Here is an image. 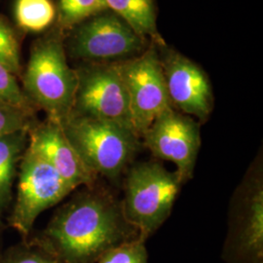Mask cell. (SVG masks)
I'll return each instance as SVG.
<instances>
[{
	"label": "cell",
	"instance_id": "21",
	"mask_svg": "<svg viewBox=\"0 0 263 263\" xmlns=\"http://www.w3.org/2000/svg\"><path fill=\"white\" fill-rule=\"evenodd\" d=\"M0 103L12 104L27 109L34 106L28 102L20 86L17 76L13 74L6 66L0 64ZM37 111V110H36Z\"/></svg>",
	"mask_w": 263,
	"mask_h": 263
},
{
	"label": "cell",
	"instance_id": "16",
	"mask_svg": "<svg viewBox=\"0 0 263 263\" xmlns=\"http://www.w3.org/2000/svg\"><path fill=\"white\" fill-rule=\"evenodd\" d=\"M106 10L105 0H58L56 27L66 33Z\"/></svg>",
	"mask_w": 263,
	"mask_h": 263
},
{
	"label": "cell",
	"instance_id": "11",
	"mask_svg": "<svg viewBox=\"0 0 263 263\" xmlns=\"http://www.w3.org/2000/svg\"><path fill=\"white\" fill-rule=\"evenodd\" d=\"M162 69L172 106L206 122L214 109V93L206 72L187 57L158 45Z\"/></svg>",
	"mask_w": 263,
	"mask_h": 263
},
{
	"label": "cell",
	"instance_id": "19",
	"mask_svg": "<svg viewBox=\"0 0 263 263\" xmlns=\"http://www.w3.org/2000/svg\"><path fill=\"white\" fill-rule=\"evenodd\" d=\"M37 120L36 110L0 103V137L20 130H29Z\"/></svg>",
	"mask_w": 263,
	"mask_h": 263
},
{
	"label": "cell",
	"instance_id": "2",
	"mask_svg": "<svg viewBox=\"0 0 263 263\" xmlns=\"http://www.w3.org/2000/svg\"><path fill=\"white\" fill-rule=\"evenodd\" d=\"M65 39L66 33L55 26L35 40L21 76L28 102L60 124L70 115L77 88L76 69L67 63Z\"/></svg>",
	"mask_w": 263,
	"mask_h": 263
},
{
	"label": "cell",
	"instance_id": "5",
	"mask_svg": "<svg viewBox=\"0 0 263 263\" xmlns=\"http://www.w3.org/2000/svg\"><path fill=\"white\" fill-rule=\"evenodd\" d=\"M262 156H257L235 190L222 252L226 263H263Z\"/></svg>",
	"mask_w": 263,
	"mask_h": 263
},
{
	"label": "cell",
	"instance_id": "10",
	"mask_svg": "<svg viewBox=\"0 0 263 263\" xmlns=\"http://www.w3.org/2000/svg\"><path fill=\"white\" fill-rule=\"evenodd\" d=\"M142 146L177 167L182 182L192 179L201 146L200 123L174 107L159 114L141 136Z\"/></svg>",
	"mask_w": 263,
	"mask_h": 263
},
{
	"label": "cell",
	"instance_id": "18",
	"mask_svg": "<svg viewBox=\"0 0 263 263\" xmlns=\"http://www.w3.org/2000/svg\"><path fill=\"white\" fill-rule=\"evenodd\" d=\"M0 263H58L29 239L12 245L0 254Z\"/></svg>",
	"mask_w": 263,
	"mask_h": 263
},
{
	"label": "cell",
	"instance_id": "9",
	"mask_svg": "<svg viewBox=\"0 0 263 263\" xmlns=\"http://www.w3.org/2000/svg\"><path fill=\"white\" fill-rule=\"evenodd\" d=\"M116 64L129 98L134 130L141 139L159 114L173 107L158 45L151 42L140 55Z\"/></svg>",
	"mask_w": 263,
	"mask_h": 263
},
{
	"label": "cell",
	"instance_id": "17",
	"mask_svg": "<svg viewBox=\"0 0 263 263\" xmlns=\"http://www.w3.org/2000/svg\"><path fill=\"white\" fill-rule=\"evenodd\" d=\"M19 39L9 22L0 15V64L17 76H22Z\"/></svg>",
	"mask_w": 263,
	"mask_h": 263
},
{
	"label": "cell",
	"instance_id": "7",
	"mask_svg": "<svg viewBox=\"0 0 263 263\" xmlns=\"http://www.w3.org/2000/svg\"><path fill=\"white\" fill-rule=\"evenodd\" d=\"M74 69L77 88L70 115L117 123L135 132L129 98L117 64L84 62Z\"/></svg>",
	"mask_w": 263,
	"mask_h": 263
},
{
	"label": "cell",
	"instance_id": "15",
	"mask_svg": "<svg viewBox=\"0 0 263 263\" xmlns=\"http://www.w3.org/2000/svg\"><path fill=\"white\" fill-rule=\"evenodd\" d=\"M15 19L22 29L40 32L56 19V7L51 0H16Z\"/></svg>",
	"mask_w": 263,
	"mask_h": 263
},
{
	"label": "cell",
	"instance_id": "8",
	"mask_svg": "<svg viewBox=\"0 0 263 263\" xmlns=\"http://www.w3.org/2000/svg\"><path fill=\"white\" fill-rule=\"evenodd\" d=\"M66 38V54L83 62H121L140 55L147 48V39L109 9L76 26Z\"/></svg>",
	"mask_w": 263,
	"mask_h": 263
},
{
	"label": "cell",
	"instance_id": "14",
	"mask_svg": "<svg viewBox=\"0 0 263 263\" xmlns=\"http://www.w3.org/2000/svg\"><path fill=\"white\" fill-rule=\"evenodd\" d=\"M107 7L122 18L141 37L151 38L157 45H166L156 24L154 0H105Z\"/></svg>",
	"mask_w": 263,
	"mask_h": 263
},
{
	"label": "cell",
	"instance_id": "12",
	"mask_svg": "<svg viewBox=\"0 0 263 263\" xmlns=\"http://www.w3.org/2000/svg\"><path fill=\"white\" fill-rule=\"evenodd\" d=\"M28 143L73 190L97 183L98 177L85 166L60 123L37 120L28 130Z\"/></svg>",
	"mask_w": 263,
	"mask_h": 263
},
{
	"label": "cell",
	"instance_id": "4",
	"mask_svg": "<svg viewBox=\"0 0 263 263\" xmlns=\"http://www.w3.org/2000/svg\"><path fill=\"white\" fill-rule=\"evenodd\" d=\"M182 183L176 171L166 169L158 161L140 162L126 171L123 213L141 240L145 242L168 219Z\"/></svg>",
	"mask_w": 263,
	"mask_h": 263
},
{
	"label": "cell",
	"instance_id": "22",
	"mask_svg": "<svg viewBox=\"0 0 263 263\" xmlns=\"http://www.w3.org/2000/svg\"><path fill=\"white\" fill-rule=\"evenodd\" d=\"M4 228H5V226H0V254H1V252H2V242H3V230H4Z\"/></svg>",
	"mask_w": 263,
	"mask_h": 263
},
{
	"label": "cell",
	"instance_id": "1",
	"mask_svg": "<svg viewBox=\"0 0 263 263\" xmlns=\"http://www.w3.org/2000/svg\"><path fill=\"white\" fill-rule=\"evenodd\" d=\"M28 239L58 263H97L106 252L140 238L126 219L121 200L103 187H83Z\"/></svg>",
	"mask_w": 263,
	"mask_h": 263
},
{
	"label": "cell",
	"instance_id": "20",
	"mask_svg": "<svg viewBox=\"0 0 263 263\" xmlns=\"http://www.w3.org/2000/svg\"><path fill=\"white\" fill-rule=\"evenodd\" d=\"M97 263H148L145 242L138 239L117 246L106 252Z\"/></svg>",
	"mask_w": 263,
	"mask_h": 263
},
{
	"label": "cell",
	"instance_id": "6",
	"mask_svg": "<svg viewBox=\"0 0 263 263\" xmlns=\"http://www.w3.org/2000/svg\"><path fill=\"white\" fill-rule=\"evenodd\" d=\"M17 178V194L7 220L22 240H26L31 235L38 216L74 190L29 143L21 160Z\"/></svg>",
	"mask_w": 263,
	"mask_h": 263
},
{
	"label": "cell",
	"instance_id": "3",
	"mask_svg": "<svg viewBox=\"0 0 263 263\" xmlns=\"http://www.w3.org/2000/svg\"><path fill=\"white\" fill-rule=\"evenodd\" d=\"M61 125L85 166L110 181L125 175L142 147L135 132L117 123L69 115Z\"/></svg>",
	"mask_w": 263,
	"mask_h": 263
},
{
	"label": "cell",
	"instance_id": "13",
	"mask_svg": "<svg viewBox=\"0 0 263 263\" xmlns=\"http://www.w3.org/2000/svg\"><path fill=\"white\" fill-rule=\"evenodd\" d=\"M28 145V130L13 132L0 137V226L12 207L13 186L20 163Z\"/></svg>",
	"mask_w": 263,
	"mask_h": 263
}]
</instances>
